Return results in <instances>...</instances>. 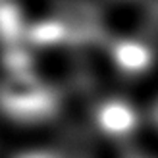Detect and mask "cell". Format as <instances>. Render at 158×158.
Wrapping results in <instances>:
<instances>
[{
	"label": "cell",
	"instance_id": "cell-1",
	"mask_svg": "<svg viewBox=\"0 0 158 158\" xmlns=\"http://www.w3.org/2000/svg\"><path fill=\"white\" fill-rule=\"evenodd\" d=\"M58 108V91L33 69L8 73V77L0 83V110L14 122H44L56 114Z\"/></svg>",
	"mask_w": 158,
	"mask_h": 158
},
{
	"label": "cell",
	"instance_id": "cell-2",
	"mask_svg": "<svg viewBox=\"0 0 158 158\" xmlns=\"http://www.w3.org/2000/svg\"><path fill=\"white\" fill-rule=\"evenodd\" d=\"M91 122L100 139L125 151L148 125V110H143L129 97L110 94L94 104Z\"/></svg>",
	"mask_w": 158,
	"mask_h": 158
},
{
	"label": "cell",
	"instance_id": "cell-3",
	"mask_svg": "<svg viewBox=\"0 0 158 158\" xmlns=\"http://www.w3.org/2000/svg\"><path fill=\"white\" fill-rule=\"evenodd\" d=\"M110 62L125 77H141L154 68L156 50L143 37H120L110 46Z\"/></svg>",
	"mask_w": 158,
	"mask_h": 158
},
{
	"label": "cell",
	"instance_id": "cell-4",
	"mask_svg": "<svg viewBox=\"0 0 158 158\" xmlns=\"http://www.w3.org/2000/svg\"><path fill=\"white\" fill-rule=\"evenodd\" d=\"M10 158H64V156H62L60 151H56L52 147L33 145V147H21Z\"/></svg>",
	"mask_w": 158,
	"mask_h": 158
},
{
	"label": "cell",
	"instance_id": "cell-5",
	"mask_svg": "<svg viewBox=\"0 0 158 158\" xmlns=\"http://www.w3.org/2000/svg\"><path fill=\"white\" fill-rule=\"evenodd\" d=\"M118 158H158L156 152H151V151H141V148H125V151L120 152V156Z\"/></svg>",
	"mask_w": 158,
	"mask_h": 158
},
{
	"label": "cell",
	"instance_id": "cell-6",
	"mask_svg": "<svg viewBox=\"0 0 158 158\" xmlns=\"http://www.w3.org/2000/svg\"><path fill=\"white\" fill-rule=\"evenodd\" d=\"M148 125L158 133V98L151 104V108H148Z\"/></svg>",
	"mask_w": 158,
	"mask_h": 158
}]
</instances>
